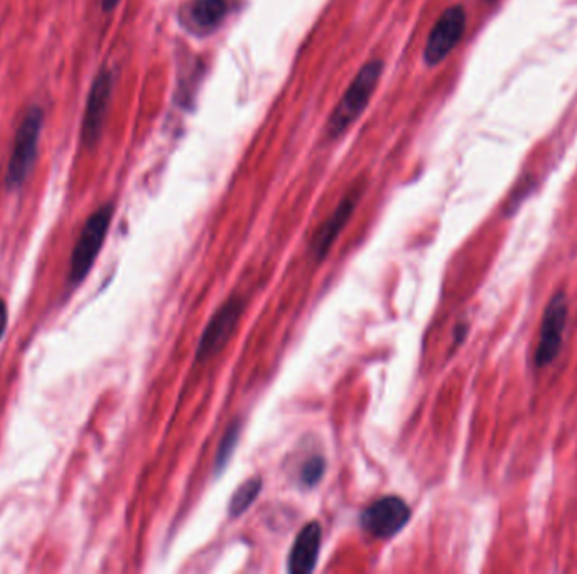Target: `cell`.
Here are the masks:
<instances>
[{
  "instance_id": "1",
  "label": "cell",
  "mask_w": 577,
  "mask_h": 574,
  "mask_svg": "<svg viewBox=\"0 0 577 574\" xmlns=\"http://www.w3.org/2000/svg\"><path fill=\"white\" fill-rule=\"evenodd\" d=\"M45 122V109L39 105H30L21 118L5 169L4 184L8 191L23 188L27 177L35 169Z\"/></svg>"
},
{
  "instance_id": "11",
  "label": "cell",
  "mask_w": 577,
  "mask_h": 574,
  "mask_svg": "<svg viewBox=\"0 0 577 574\" xmlns=\"http://www.w3.org/2000/svg\"><path fill=\"white\" fill-rule=\"evenodd\" d=\"M228 12L227 0H195L191 17L203 29H215Z\"/></svg>"
},
{
  "instance_id": "3",
  "label": "cell",
  "mask_w": 577,
  "mask_h": 574,
  "mask_svg": "<svg viewBox=\"0 0 577 574\" xmlns=\"http://www.w3.org/2000/svg\"><path fill=\"white\" fill-rule=\"evenodd\" d=\"M114 204H103L85 222L78 241H76L75 250H73L72 268H70V283L72 285L84 282L85 277L90 273L95 259L105 243L110 222L114 219Z\"/></svg>"
},
{
  "instance_id": "12",
  "label": "cell",
  "mask_w": 577,
  "mask_h": 574,
  "mask_svg": "<svg viewBox=\"0 0 577 574\" xmlns=\"http://www.w3.org/2000/svg\"><path fill=\"white\" fill-rule=\"evenodd\" d=\"M262 485L264 482L261 479H250V481L243 482L231 496L230 503H228V512L231 518H238L255 502L256 497L261 494Z\"/></svg>"
},
{
  "instance_id": "5",
  "label": "cell",
  "mask_w": 577,
  "mask_h": 574,
  "mask_svg": "<svg viewBox=\"0 0 577 574\" xmlns=\"http://www.w3.org/2000/svg\"><path fill=\"white\" fill-rule=\"evenodd\" d=\"M466 24H468V15L463 5H451L439 15L424 48V61L427 66H438L449 54L453 53L463 39Z\"/></svg>"
},
{
  "instance_id": "2",
  "label": "cell",
  "mask_w": 577,
  "mask_h": 574,
  "mask_svg": "<svg viewBox=\"0 0 577 574\" xmlns=\"http://www.w3.org/2000/svg\"><path fill=\"white\" fill-rule=\"evenodd\" d=\"M381 73H384V61L381 60H372L363 64L362 69L356 73L340 103L336 105L331 117H329L328 136L331 139L343 136L348 128L362 117V113L365 112L366 105L371 103L372 97L377 90Z\"/></svg>"
},
{
  "instance_id": "14",
  "label": "cell",
  "mask_w": 577,
  "mask_h": 574,
  "mask_svg": "<svg viewBox=\"0 0 577 574\" xmlns=\"http://www.w3.org/2000/svg\"><path fill=\"white\" fill-rule=\"evenodd\" d=\"M326 472V460L319 455L316 457L310 458L304 467H302L301 472V484L306 485V487H314V485L319 484L321 479L325 475Z\"/></svg>"
},
{
  "instance_id": "8",
  "label": "cell",
  "mask_w": 577,
  "mask_h": 574,
  "mask_svg": "<svg viewBox=\"0 0 577 574\" xmlns=\"http://www.w3.org/2000/svg\"><path fill=\"white\" fill-rule=\"evenodd\" d=\"M411 509L400 497H384L363 511L360 522L363 530L377 539H389L407 526Z\"/></svg>"
},
{
  "instance_id": "9",
  "label": "cell",
  "mask_w": 577,
  "mask_h": 574,
  "mask_svg": "<svg viewBox=\"0 0 577 574\" xmlns=\"http://www.w3.org/2000/svg\"><path fill=\"white\" fill-rule=\"evenodd\" d=\"M363 189H365V186L360 184V182L353 186L341 200V203L338 204L335 213L314 233L313 243H311V252H313L314 258L323 259L328 255L336 238L340 237L341 229L350 221L351 215H353V211H355L356 204L362 197Z\"/></svg>"
},
{
  "instance_id": "17",
  "label": "cell",
  "mask_w": 577,
  "mask_h": 574,
  "mask_svg": "<svg viewBox=\"0 0 577 574\" xmlns=\"http://www.w3.org/2000/svg\"><path fill=\"white\" fill-rule=\"evenodd\" d=\"M487 2H493V0H487Z\"/></svg>"
},
{
  "instance_id": "6",
  "label": "cell",
  "mask_w": 577,
  "mask_h": 574,
  "mask_svg": "<svg viewBox=\"0 0 577 574\" xmlns=\"http://www.w3.org/2000/svg\"><path fill=\"white\" fill-rule=\"evenodd\" d=\"M569 305L563 292L555 293L543 311L540 326L539 346H537L536 365L539 368L554 362L557 354L563 349L564 329H566Z\"/></svg>"
},
{
  "instance_id": "7",
  "label": "cell",
  "mask_w": 577,
  "mask_h": 574,
  "mask_svg": "<svg viewBox=\"0 0 577 574\" xmlns=\"http://www.w3.org/2000/svg\"><path fill=\"white\" fill-rule=\"evenodd\" d=\"M243 308H246V302L237 297V295L228 298L219 307V310L216 311L210 323H208L206 329H204L203 335H201L200 346H198L197 350L198 362L212 359L215 354L223 349L228 339L234 335L235 327L240 322Z\"/></svg>"
},
{
  "instance_id": "10",
  "label": "cell",
  "mask_w": 577,
  "mask_h": 574,
  "mask_svg": "<svg viewBox=\"0 0 577 574\" xmlns=\"http://www.w3.org/2000/svg\"><path fill=\"white\" fill-rule=\"evenodd\" d=\"M321 543H323V527L319 522L313 521L302 527L289 554V571L292 574L311 573L319 558Z\"/></svg>"
},
{
  "instance_id": "16",
  "label": "cell",
  "mask_w": 577,
  "mask_h": 574,
  "mask_svg": "<svg viewBox=\"0 0 577 574\" xmlns=\"http://www.w3.org/2000/svg\"><path fill=\"white\" fill-rule=\"evenodd\" d=\"M100 2H102V11L109 14V12H114L118 8L122 0H100Z\"/></svg>"
},
{
  "instance_id": "4",
  "label": "cell",
  "mask_w": 577,
  "mask_h": 574,
  "mask_svg": "<svg viewBox=\"0 0 577 574\" xmlns=\"http://www.w3.org/2000/svg\"><path fill=\"white\" fill-rule=\"evenodd\" d=\"M114 72L102 68L88 91L87 105H85L84 120H81V145L85 149H95L102 139L105 128L106 113H109L112 94H114Z\"/></svg>"
},
{
  "instance_id": "13",
  "label": "cell",
  "mask_w": 577,
  "mask_h": 574,
  "mask_svg": "<svg viewBox=\"0 0 577 574\" xmlns=\"http://www.w3.org/2000/svg\"><path fill=\"white\" fill-rule=\"evenodd\" d=\"M240 430H242V426L237 421V423L230 424V429L223 436L222 443H219L218 454H216V472L225 469L228 460H230L231 454H234L235 447H237Z\"/></svg>"
},
{
  "instance_id": "15",
  "label": "cell",
  "mask_w": 577,
  "mask_h": 574,
  "mask_svg": "<svg viewBox=\"0 0 577 574\" xmlns=\"http://www.w3.org/2000/svg\"><path fill=\"white\" fill-rule=\"evenodd\" d=\"M9 311L5 302L0 298V339L4 337L5 329H8Z\"/></svg>"
}]
</instances>
